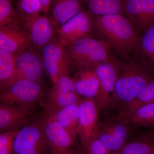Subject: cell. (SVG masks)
<instances>
[{
	"label": "cell",
	"mask_w": 154,
	"mask_h": 154,
	"mask_svg": "<svg viewBox=\"0 0 154 154\" xmlns=\"http://www.w3.org/2000/svg\"><path fill=\"white\" fill-rule=\"evenodd\" d=\"M152 154H154V149L153 151L152 152Z\"/></svg>",
	"instance_id": "1f68e13d"
},
{
	"label": "cell",
	"mask_w": 154,
	"mask_h": 154,
	"mask_svg": "<svg viewBox=\"0 0 154 154\" xmlns=\"http://www.w3.org/2000/svg\"><path fill=\"white\" fill-rule=\"evenodd\" d=\"M82 146L80 154H110L95 136L87 140Z\"/></svg>",
	"instance_id": "f546056e"
},
{
	"label": "cell",
	"mask_w": 154,
	"mask_h": 154,
	"mask_svg": "<svg viewBox=\"0 0 154 154\" xmlns=\"http://www.w3.org/2000/svg\"><path fill=\"white\" fill-rule=\"evenodd\" d=\"M19 19L12 0H0V27L10 25Z\"/></svg>",
	"instance_id": "484cf974"
},
{
	"label": "cell",
	"mask_w": 154,
	"mask_h": 154,
	"mask_svg": "<svg viewBox=\"0 0 154 154\" xmlns=\"http://www.w3.org/2000/svg\"><path fill=\"white\" fill-rule=\"evenodd\" d=\"M72 79L77 94L81 99L83 98L95 101L100 89L95 68L78 69Z\"/></svg>",
	"instance_id": "ac0fdd59"
},
{
	"label": "cell",
	"mask_w": 154,
	"mask_h": 154,
	"mask_svg": "<svg viewBox=\"0 0 154 154\" xmlns=\"http://www.w3.org/2000/svg\"><path fill=\"white\" fill-rule=\"evenodd\" d=\"M99 107L94 99H82L79 102L78 134L81 145L95 136L99 125Z\"/></svg>",
	"instance_id": "9a60e30c"
},
{
	"label": "cell",
	"mask_w": 154,
	"mask_h": 154,
	"mask_svg": "<svg viewBox=\"0 0 154 154\" xmlns=\"http://www.w3.org/2000/svg\"><path fill=\"white\" fill-rule=\"evenodd\" d=\"M94 30L105 38L110 47L119 52L132 51L140 42L134 25L124 14L94 17Z\"/></svg>",
	"instance_id": "6da1fadb"
},
{
	"label": "cell",
	"mask_w": 154,
	"mask_h": 154,
	"mask_svg": "<svg viewBox=\"0 0 154 154\" xmlns=\"http://www.w3.org/2000/svg\"><path fill=\"white\" fill-rule=\"evenodd\" d=\"M84 9L81 0H52L48 17L57 29Z\"/></svg>",
	"instance_id": "d6986e66"
},
{
	"label": "cell",
	"mask_w": 154,
	"mask_h": 154,
	"mask_svg": "<svg viewBox=\"0 0 154 154\" xmlns=\"http://www.w3.org/2000/svg\"><path fill=\"white\" fill-rule=\"evenodd\" d=\"M131 125L116 115L115 117L99 122L95 136L110 154L118 152L128 140Z\"/></svg>",
	"instance_id": "8992f818"
},
{
	"label": "cell",
	"mask_w": 154,
	"mask_h": 154,
	"mask_svg": "<svg viewBox=\"0 0 154 154\" xmlns=\"http://www.w3.org/2000/svg\"><path fill=\"white\" fill-rule=\"evenodd\" d=\"M95 70L100 83L99 93L95 101L99 109L104 110L113 106L119 69L110 60L100 63Z\"/></svg>",
	"instance_id": "7c38bea8"
},
{
	"label": "cell",
	"mask_w": 154,
	"mask_h": 154,
	"mask_svg": "<svg viewBox=\"0 0 154 154\" xmlns=\"http://www.w3.org/2000/svg\"><path fill=\"white\" fill-rule=\"evenodd\" d=\"M130 125L134 126L154 125V102L141 105L133 110L121 111L118 114Z\"/></svg>",
	"instance_id": "44dd1931"
},
{
	"label": "cell",
	"mask_w": 154,
	"mask_h": 154,
	"mask_svg": "<svg viewBox=\"0 0 154 154\" xmlns=\"http://www.w3.org/2000/svg\"><path fill=\"white\" fill-rule=\"evenodd\" d=\"M46 93L42 83L20 79L1 91L0 102L26 107H36V104L40 103Z\"/></svg>",
	"instance_id": "5b68a950"
},
{
	"label": "cell",
	"mask_w": 154,
	"mask_h": 154,
	"mask_svg": "<svg viewBox=\"0 0 154 154\" xmlns=\"http://www.w3.org/2000/svg\"><path fill=\"white\" fill-rule=\"evenodd\" d=\"M154 102V79L148 83L131 103L121 111H128L137 107Z\"/></svg>",
	"instance_id": "d4e9b609"
},
{
	"label": "cell",
	"mask_w": 154,
	"mask_h": 154,
	"mask_svg": "<svg viewBox=\"0 0 154 154\" xmlns=\"http://www.w3.org/2000/svg\"><path fill=\"white\" fill-rule=\"evenodd\" d=\"M32 46L30 33L20 19L0 27V50L17 55Z\"/></svg>",
	"instance_id": "8fae6325"
},
{
	"label": "cell",
	"mask_w": 154,
	"mask_h": 154,
	"mask_svg": "<svg viewBox=\"0 0 154 154\" xmlns=\"http://www.w3.org/2000/svg\"><path fill=\"white\" fill-rule=\"evenodd\" d=\"M19 130L5 131L0 134V154H14V140Z\"/></svg>",
	"instance_id": "f1b7e54d"
},
{
	"label": "cell",
	"mask_w": 154,
	"mask_h": 154,
	"mask_svg": "<svg viewBox=\"0 0 154 154\" xmlns=\"http://www.w3.org/2000/svg\"><path fill=\"white\" fill-rule=\"evenodd\" d=\"M38 50L32 46L16 55L15 82L27 79L42 83L45 70Z\"/></svg>",
	"instance_id": "4fadbf2b"
},
{
	"label": "cell",
	"mask_w": 154,
	"mask_h": 154,
	"mask_svg": "<svg viewBox=\"0 0 154 154\" xmlns=\"http://www.w3.org/2000/svg\"><path fill=\"white\" fill-rule=\"evenodd\" d=\"M36 107L0 104V132L19 130L33 117Z\"/></svg>",
	"instance_id": "2e32d148"
},
{
	"label": "cell",
	"mask_w": 154,
	"mask_h": 154,
	"mask_svg": "<svg viewBox=\"0 0 154 154\" xmlns=\"http://www.w3.org/2000/svg\"><path fill=\"white\" fill-rule=\"evenodd\" d=\"M41 56L45 72L53 84L62 76L69 73L71 65L66 47L56 36L41 49Z\"/></svg>",
	"instance_id": "52a82bcc"
},
{
	"label": "cell",
	"mask_w": 154,
	"mask_h": 154,
	"mask_svg": "<svg viewBox=\"0 0 154 154\" xmlns=\"http://www.w3.org/2000/svg\"><path fill=\"white\" fill-rule=\"evenodd\" d=\"M123 13L134 25L145 31L154 25V0H123Z\"/></svg>",
	"instance_id": "5bb4252c"
},
{
	"label": "cell",
	"mask_w": 154,
	"mask_h": 154,
	"mask_svg": "<svg viewBox=\"0 0 154 154\" xmlns=\"http://www.w3.org/2000/svg\"><path fill=\"white\" fill-rule=\"evenodd\" d=\"M30 2L31 0H17L16 2V10L25 27L37 17L33 13Z\"/></svg>",
	"instance_id": "83f0119b"
},
{
	"label": "cell",
	"mask_w": 154,
	"mask_h": 154,
	"mask_svg": "<svg viewBox=\"0 0 154 154\" xmlns=\"http://www.w3.org/2000/svg\"><path fill=\"white\" fill-rule=\"evenodd\" d=\"M140 44L142 51L154 66V25L145 31Z\"/></svg>",
	"instance_id": "4316f807"
},
{
	"label": "cell",
	"mask_w": 154,
	"mask_h": 154,
	"mask_svg": "<svg viewBox=\"0 0 154 154\" xmlns=\"http://www.w3.org/2000/svg\"><path fill=\"white\" fill-rule=\"evenodd\" d=\"M14 154H51L44 125V114L33 116L19 129L14 143Z\"/></svg>",
	"instance_id": "277c9868"
},
{
	"label": "cell",
	"mask_w": 154,
	"mask_h": 154,
	"mask_svg": "<svg viewBox=\"0 0 154 154\" xmlns=\"http://www.w3.org/2000/svg\"><path fill=\"white\" fill-rule=\"evenodd\" d=\"M94 16L83 10L57 29V36L64 46L68 47L82 38L92 36Z\"/></svg>",
	"instance_id": "9c48e42d"
},
{
	"label": "cell",
	"mask_w": 154,
	"mask_h": 154,
	"mask_svg": "<svg viewBox=\"0 0 154 154\" xmlns=\"http://www.w3.org/2000/svg\"><path fill=\"white\" fill-rule=\"evenodd\" d=\"M25 27L30 33L33 46L38 50L42 49L57 36V28L46 15L37 16Z\"/></svg>",
	"instance_id": "e0dca14e"
},
{
	"label": "cell",
	"mask_w": 154,
	"mask_h": 154,
	"mask_svg": "<svg viewBox=\"0 0 154 154\" xmlns=\"http://www.w3.org/2000/svg\"><path fill=\"white\" fill-rule=\"evenodd\" d=\"M79 102L55 111H48L52 114L58 123L70 134L77 142Z\"/></svg>",
	"instance_id": "ffe728a7"
},
{
	"label": "cell",
	"mask_w": 154,
	"mask_h": 154,
	"mask_svg": "<svg viewBox=\"0 0 154 154\" xmlns=\"http://www.w3.org/2000/svg\"><path fill=\"white\" fill-rule=\"evenodd\" d=\"M83 8L94 17L123 13V0H81Z\"/></svg>",
	"instance_id": "7402d4cb"
},
{
	"label": "cell",
	"mask_w": 154,
	"mask_h": 154,
	"mask_svg": "<svg viewBox=\"0 0 154 154\" xmlns=\"http://www.w3.org/2000/svg\"><path fill=\"white\" fill-rule=\"evenodd\" d=\"M110 47L107 42L91 36L66 47L71 64L78 70L95 68L100 63L110 60Z\"/></svg>",
	"instance_id": "3957f363"
},
{
	"label": "cell",
	"mask_w": 154,
	"mask_h": 154,
	"mask_svg": "<svg viewBox=\"0 0 154 154\" xmlns=\"http://www.w3.org/2000/svg\"><path fill=\"white\" fill-rule=\"evenodd\" d=\"M42 7V13L49 15L52 0H39Z\"/></svg>",
	"instance_id": "4dcf8cb0"
},
{
	"label": "cell",
	"mask_w": 154,
	"mask_h": 154,
	"mask_svg": "<svg viewBox=\"0 0 154 154\" xmlns=\"http://www.w3.org/2000/svg\"><path fill=\"white\" fill-rule=\"evenodd\" d=\"M154 149V135H142L127 142L115 154H152Z\"/></svg>",
	"instance_id": "cb8c5ba5"
},
{
	"label": "cell",
	"mask_w": 154,
	"mask_h": 154,
	"mask_svg": "<svg viewBox=\"0 0 154 154\" xmlns=\"http://www.w3.org/2000/svg\"><path fill=\"white\" fill-rule=\"evenodd\" d=\"M81 99L77 94L72 79L67 74L61 76L53 84L52 88L40 103L45 110L53 111L79 103Z\"/></svg>",
	"instance_id": "ba28073f"
},
{
	"label": "cell",
	"mask_w": 154,
	"mask_h": 154,
	"mask_svg": "<svg viewBox=\"0 0 154 154\" xmlns=\"http://www.w3.org/2000/svg\"><path fill=\"white\" fill-rule=\"evenodd\" d=\"M122 68L116 83L113 106L120 105L123 108L153 79L150 71L140 64L129 63Z\"/></svg>",
	"instance_id": "7a4b0ae2"
},
{
	"label": "cell",
	"mask_w": 154,
	"mask_h": 154,
	"mask_svg": "<svg viewBox=\"0 0 154 154\" xmlns=\"http://www.w3.org/2000/svg\"><path fill=\"white\" fill-rule=\"evenodd\" d=\"M44 125L51 154H80L77 142L60 125L51 113L45 110Z\"/></svg>",
	"instance_id": "30bf717a"
},
{
	"label": "cell",
	"mask_w": 154,
	"mask_h": 154,
	"mask_svg": "<svg viewBox=\"0 0 154 154\" xmlns=\"http://www.w3.org/2000/svg\"><path fill=\"white\" fill-rule=\"evenodd\" d=\"M16 55L0 50V89L5 90L14 84L16 77Z\"/></svg>",
	"instance_id": "603a6c76"
}]
</instances>
